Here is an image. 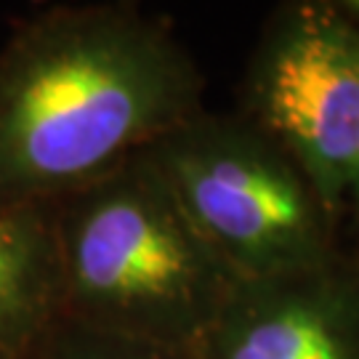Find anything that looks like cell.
I'll return each instance as SVG.
<instances>
[{
	"label": "cell",
	"instance_id": "6da1fadb",
	"mask_svg": "<svg viewBox=\"0 0 359 359\" xmlns=\"http://www.w3.org/2000/svg\"><path fill=\"white\" fill-rule=\"evenodd\" d=\"M205 75L139 3H59L0 46V210L51 205L205 109Z\"/></svg>",
	"mask_w": 359,
	"mask_h": 359
},
{
	"label": "cell",
	"instance_id": "7a4b0ae2",
	"mask_svg": "<svg viewBox=\"0 0 359 359\" xmlns=\"http://www.w3.org/2000/svg\"><path fill=\"white\" fill-rule=\"evenodd\" d=\"M51 218L65 320L189 351L240 283L144 152Z\"/></svg>",
	"mask_w": 359,
	"mask_h": 359
},
{
	"label": "cell",
	"instance_id": "3957f363",
	"mask_svg": "<svg viewBox=\"0 0 359 359\" xmlns=\"http://www.w3.org/2000/svg\"><path fill=\"white\" fill-rule=\"evenodd\" d=\"M144 154L240 280L317 269L344 256V226L314 184L243 112L203 109Z\"/></svg>",
	"mask_w": 359,
	"mask_h": 359
},
{
	"label": "cell",
	"instance_id": "277c9868",
	"mask_svg": "<svg viewBox=\"0 0 359 359\" xmlns=\"http://www.w3.org/2000/svg\"><path fill=\"white\" fill-rule=\"evenodd\" d=\"M240 112L293 157L344 226L359 154V27L335 0L274 8L245 72Z\"/></svg>",
	"mask_w": 359,
	"mask_h": 359
},
{
	"label": "cell",
	"instance_id": "5b68a950",
	"mask_svg": "<svg viewBox=\"0 0 359 359\" xmlns=\"http://www.w3.org/2000/svg\"><path fill=\"white\" fill-rule=\"evenodd\" d=\"M189 359H359V269L348 253L317 269L240 280Z\"/></svg>",
	"mask_w": 359,
	"mask_h": 359
},
{
	"label": "cell",
	"instance_id": "8992f818",
	"mask_svg": "<svg viewBox=\"0 0 359 359\" xmlns=\"http://www.w3.org/2000/svg\"><path fill=\"white\" fill-rule=\"evenodd\" d=\"M59 320L51 205L0 210V354L27 357Z\"/></svg>",
	"mask_w": 359,
	"mask_h": 359
},
{
	"label": "cell",
	"instance_id": "52a82bcc",
	"mask_svg": "<svg viewBox=\"0 0 359 359\" xmlns=\"http://www.w3.org/2000/svg\"><path fill=\"white\" fill-rule=\"evenodd\" d=\"M25 359H189V354L62 317Z\"/></svg>",
	"mask_w": 359,
	"mask_h": 359
},
{
	"label": "cell",
	"instance_id": "ba28073f",
	"mask_svg": "<svg viewBox=\"0 0 359 359\" xmlns=\"http://www.w3.org/2000/svg\"><path fill=\"white\" fill-rule=\"evenodd\" d=\"M344 226H351V231L359 234V154H357V163H354V176H351V189H348Z\"/></svg>",
	"mask_w": 359,
	"mask_h": 359
},
{
	"label": "cell",
	"instance_id": "9c48e42d",
	"mask_svg": "<svg viewBox=\"0 0 359 359\" xmlns=\"http://www.w3.org/2000/svg\"><path fill=\"white\" fill-rule=\"evenodd\" d=\"M338 11L346 16L348 22H354L359 27V0H335Z\"/></svg>",
	"mask_w": 359,
	"mask_h": 359
},
{
	"label": "cell",
	"instance_id": "30bf717a",
	"mask_svg": "<svg viewBox=\"0 0 359 359\" xmlns=\"http://www.w3.org/2000/svg\"><path fill=\"white\" fill-rule=\"evenodd\" d=\"M348 256H351V261L357 264V269H359V248H357V250H354V253H348Z\"/></svg>",
	"mask_w": 359,
	"mask_h": 359
},
{
	"label": "cell",
	"instance_id": "8fae6325",
	"mask_svg": "<svg viewBox=\"0 0 359 359\" xmlns=\"http://www.w3.org/2000/svg\"><path fill=\"white\" fill-rule=\"evenodd\" d=\"M0 359H25V357H8V354H0Z\"/></svg>",
	"mask_w": 359,
	"mask_h": 359
}]
</instances>
